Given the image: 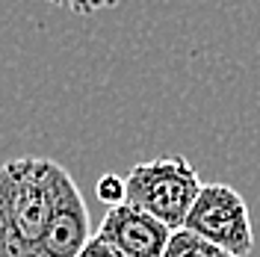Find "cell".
<instances>
[{
  "label": "cell",
  "mask_w": 260,
  "mask_h": 257,
  "mask_svg": "<svg viewBox=\"0 0 260 257\" xmlns=\"http://www.w3.org/2000/svg\"><path fill=\"white\" fill-rule=\"evenodd\" d=\"M95 195L98 201H104V204H110V207H115V204H121L124 201V177L118 175H101L95 183Z\"/></svg>",
  "instance_id": "obj_7"
},
{
  "label": "cell",
  "mask_w": 260,
  "mask_h": 257,
  "mask_svg": "<svg viewBox=\"0 0 260 257\" xmlns=\"http://www.w3.org/2000/svg\"><path fill=\"white\" fill-rule=\"evenodd\" d=\"M77 257H121V254H118L115 248H110V245H107L104 240H98L95 234H92V240L83 245Z\"/></svg>",
  "instance_id": "obj_9"
},
{
  "label": "cell",
  "mask_w": 260,
  "mask_h": 257,
  "mask_svg": "<svg viewBox=\"0 0 260 257\" xmlns=\"http://www.w3.org/2000/svg\"><path fill=\"white\" fill-rule=\"evenodd\" d=\"M65 175L48 157H18L0 166V257H27L56 207Z\"/></svg>",
  "instance_id": "obj_1"
},
{
  "label": "cell",
  "mask_w": 260,
  "mask_h": 257,
  "mask_svg": "<svg viewBox=\"0 0 260 257\" xmlns=\"http://www.w3.org/2000/svg\"><path fill=\"white\" fill-rule=\"evenodd\" d=\"M183 228L219 245L231 257H248L254 248V231L245 198L228 183H207L195 195Z\"/></svg>",
  "instance_id": "obj_3"
},
{
  "label": "cell",
  "mask_w": 260,
  "mask_h": 257,
  "mask_svg": "<svg viewBox=\"0 0 260 257\" xmlns=\"http://www.w3.org/2000/svg\"><path fill=\"white\" fill-rule=\"evenodd\" d=\"M201 186L204 183L192 163L180 154H169L130 169L124 175V201L145 210L169 231H178Z\"/></svg>",
  "instance_id": "obj_2"
},
{
  "label": "cell",
  "mask_w": 260,
  "mask_h": 257,
  "mask_svg": "<svg viewBox=\"0 0 260 257\" xmlns=\"http://www.w3.org/2000/svg\"><path fill=\"white\" fill-rule=\"evenodd\" d=\"M95 237L115 248L121 257H162L172 231L154 216H148L145 210L121 201L110 207L104 222L98 225Z\"/></svg>",
  "instance_id": "obj_5"
},
{
  "label": "cell",
  "mask_w": 260,
  "mask_h": 257,
  "mask_svg": "<svg viewBox=\"0 0 260 257\" xmlns=\"http://www.w3.org/2000/svg\"><path fill=\"white\" fill-rule=\"evenodd\" d=\"M162 257H231L228 251H222L219 245L207 242L204 237H198L186 228L172 231V237L162 248Z\"/></svg>",
  "instance_id": "obj_6"
},
{
  "label": "cell",
  "mask_w": 260,
  "mask_h": 257,
  "mask_svg": "<svg viewBox=\"0 0 260 257\" xmlns=\"http://www.w3.org/2000/svg\"><path fill=\"white\" fill-rule=\"evenodd\" d=\"M50 6H59V9H68L74 15H95V12H104V9H113L121 0H48Z\"/></svg>",
  "instance_id": "obj_8"
},
{
  "label": "cell",
  "mask_w": 260,
  "mask_h": 257,
  "mask_svg": "<svg viewBox=\"0 0 260 257\" xmlns=\"http://www.w3.org/2000/svg\"><path fill=\"white\" fill-rule=\"evenodd\" d=\"M89 240H92L89 207L83 201V192L74 183V177L65 175L59 195H56V207L50 213L42 237L27 251V257H77Z\"/></svg>",
  "instance_id": "obj_4"
}]
</instances>
